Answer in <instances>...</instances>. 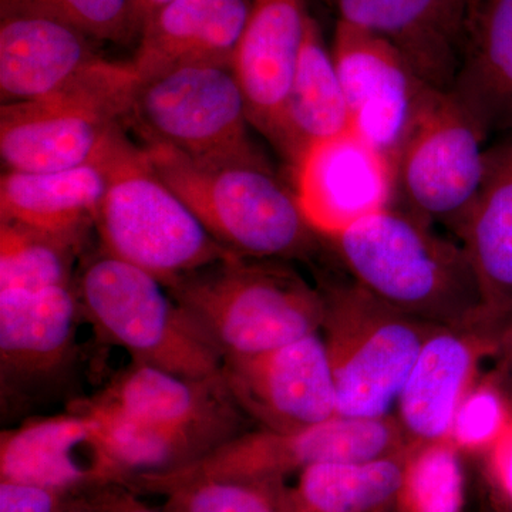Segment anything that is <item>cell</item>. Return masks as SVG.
I'll list each match as a JSON object with an SVG mask.
<instances>
[{"label":"cell","mask_w":512,"mask_h":512,"mask_svg":"<svg viewBox=\"0 0 512 512\" xmlns=\"http://www.w3.org/2000/svg\"><path fill=\"white\" fill-rule=\"evenodd\" d=\"M330 241L353 282L397 311L437 326L491 332L466 249L429 222L394 205Z\"/></svg>","instance_id":"1"},{"label":"cell","mask_w":512,"mask_h":512,"mask_svg":"<svg viewBox=\"0 0 512 512\" xmlns=\"http://www.w3.org/2000/svg\"><path fill=\"white\" fill-rule=\"evenodd\" d=\"M143 147L165 183L231 254L284 261L315 251L318 234L303 215L295 188L269 161L204 164L171 148Z\"/></svg>","instance_id":"2"},{"label":"cell","mask_w":512,"mask_h":512,"mask_svg":"<svg viewBox=\"0 0 512 512\" xmlns=\"http://www.w3.org/2000/svg\"><path fill=\"white\" fill-rule=\"evenodd\" d=\"M224 357L254 356L319 333L322 291L282 261L232 258L164 285Z\"/></svg>","instance_id":"3"},{"label":"cell","mask_w":512,"mask_h":512,"mask_svg":"<svg viewBox=\"0 0 512 512\" xmlns=\"http://www.w3.org/2000/svg\"><path fill=\"white\" fill-rule=\"evenodd\" d=\"M140 76L100 57L56 92L0 107L5 171L46 173L101 160L126 136Z\"/></svg>","instance_id":"4"},{"label":"cell","mask_w":512,"mask_h":512,"mask_svg":"<svg viewBox=\"0 0 512 512\" xmlns=\"http://www.w3.org/2000/svg\"><path fill=\"white\" fill-rule=\"evenodd\" d=\"M76 289L83 318L133 362L187 379L221 376V350L156 276L101 249L80 268Z\"/></svg>","instance_id":"5"},{"label":"cell","mask_w":512,"mask_h":512,"mask_svg":"<svg viewBox=\"0 0 512 512\" xmlns=\"http://www.w3.org/2000/svg\"><path fill=\"white\" fill-rule=\"evenodd\" d=\"M94 227L101 249L161 284L238 258L218 244L160 174L146 148L128 138L109 161V183Z\"/></svg>","instance_id":"6"},{"label":"cell","mask_w":512,"mask_h":512,"mask_svg":"<svg viewBox=\"0 0 512 512\" xmlns=\"http://www.w3.org/2000/svg\"><path fill=\"white\" fill-rule=\"evenodd\" d=\"M128 124L144 146L204 164L266 160L249 134L247 99L232 64H181L141 79Z\"/></svg>","instance_id":"7"},{"label":"cell","mask_w":512,"mask_h":512,"mask_svg":"<svg viewBox=\"0 0 512 512\" xmlns=\"http://www.w3.org/2000/svg\"><path fill=\"white\" fill-rule=\"evenodd\" d=\"M320 291L325 301L322 338L339 416H392L421 346L437 325L397 311L355 282Z\"/></svg>","instance_id":"8"},{"label":"cell","mask_w":512,"mask_h":512,"mask_svg":"<svg viewBox=\"0 0 512 512\" xmlns=\"http://www.w3.org/2000/svg\"><path fill=\"white\" fill-rule=\"evenodd\" d=\"M487 136L453 93L434 90L396 161L397 207L457 235L487 175Z\"/></svg>","instance_id":"9"},{"label":"cell","mask_w":512,"mask_h":512,"mask_svg":"<svg viewBox=\"0 0 512 512\" xmlns=\"http://www.w3.org/2000/svg\"><path fill=\"white\" fill-rule=\"evenodd\" d=\"M396 416H333L308 429L242 433L187 466L153 473L173 480L232 478L285 481L308 467L360 463L397 456L412 448Z\"/></svg>","instance_id":"10"},{"label":"cell","mask_w":512,"mask_h":512,"mask_svg":"<svg viewBox=\"0 0 512 512\" xmlns=\"http://www.w3.org/2000/svg\"><path fill=\"white\" fill-rule=\"evenodd\" d=\"M332 55L350 116V130L396 167L397 158L433 94L397 47L366 30L336 22Z\"/></svg>","instance_id":"11"},{"label":"cell","mask_w":512,"mask_h":512,"mask_svg":"<svg viewBox=\"0 0 512 512\" xmlns=\"http://www.w3.org/2000/svg\"><path fill=\"white\" fill-rule=\"evenodd\" d=\"M222 379L238 409L264 430L291 433L338 414L332 366L319 333L259 355L224 357Z\"/></svg>","instance_id":"12"},{"label":"cell","mask_w":512,"mask_h":512,"mask_svg":"<svg viewBox=\"0 0 512 512\" xmlns=\"http://www.w3.org/2000/svg\"><path fill=\"white\" fill-rule=\"evenodd\" d=\"M291 171L303 215L322 237L396 205V167L353 130L315 144Z\"/></svg>","instance_id":"13"},{"label":"cell","mask_w":512,"mask_h":512,"mask_svg":"<svg viewBox=\"0 0 512 512\" xmlns=\"http://www.w3.org/2000/svg\"><path fill=\"white\" fill-rule=\"evenodd\" d=\"M0 478L86 495L126 487V471L111 456L96 421L69 410L30 419L0 436Z\"/></svg>","instance_id":"14"},{"label":"cell","mask_w":512,"mask_h":512,"mask_svg":"<svg viewBox=\"0 0 512 512\" xmlns=\"http://www.w3.org/2000/svg\"><path fill=\"white\" fill-rule=\"evenodd\" d=\"M94 399L148 426L197 437L212 450L239 436L241 410L222 373L195 380L133 362Z\"/></svg>","instance_id":"15"},{"label":"cell","mask_w":512,"mask_h":512,"mask_svg":"<svg viewBox=\"0 0 512 512\" xmlns=\"http://www.w3.org/2000/svg\"><path fill=\"white\" fill-rule=\"evenodd\" d=\"M82 306L76 284L42 291H0L3 392L52 382L72 365Z\"/></svg>","instance_id":"16"},{"label":"cell","mask_w":512,"mask_h":512,"mask_svg":"<svg viewBox=\"0 0 512 512\" xmlns=\"http://www.w3.org/2000/svg\"><path fill=\"white\" fill-rule=\"evenodd\" d=\"M500 350V339L481 328L437 326L430 333L396 404L412 446L450 440L458 404L476 382L481 360Z\"/></svg>","instance_id":"17"},{"label":"cell","mask_w":512,"mask_h":512,"mask_svg":"<svg viewBox=\"0 0 512 512\" xmlns=\"http://www.w3.org/2000/svg\"><path fill=\"white\" fill-rule=\"evenodd\" d=\"M339 23L383 37L434 89L450 92L468 0H328Z\"/></svg>","instance_id":"18"},{"label":"cell","mask_w":512,"mask_h":512,"mask_svg":"<svg viewBox=\"0 0 512 512\" xmlns=\"http://www.w3.org/2000/svg\"><path fill=\"white\" fill-rule=\"evenodd\" d=\"M94 39L53 16L0 13L2 104L56 92L100 59Z\"/></svg>","instance_id":"19"},{"label":"cell","mask_w":512,"mask_h":512,"mask_svg":"<svg viewBox=\"0 0 512 512\" xmlns=\"http://www.w3.org/2000/svg\"><path fill=\"white\" fill-rule=\"evenodd\" d=\"M308 19L303 0H251L232 67L247 99L252 127L269 141L278 127Z\"/></svg>","instance_id":"20"},{"label":"cell","mask_w":512,"mask_h":512,"mask_svg":"<svg viewBox=\"0 0 512 512\" xmlns=\"http://www.w3.org/2000/svg\"><path fill=\"white\" fill-rule=\"evenodd\" d=\"M457 237L477 276L485 322L504 345L512 332V137L490 148L483 187Z\"/></svg>","instance_id":"21"},{"label":"cell","mask_w":512,"mask_h":512,"mask_svg":"<svg viewBox=\"0 0 512 512\" xmlns=\"http://www.w3.org/2000/svg\"><path fill=\"white\" fill-rule=\"evenodd\" d=\"M251 0H173L144 23L130 60L140 79L192 63L232 64Z\"/></svg>","instance_id":"22"},{"label":"cell","mask_w":512,"mask_h":512,"mask_svg":"<svg viewBox=\"0 0 512 512\" xmlns=\"http://www.w3.org/2000/svg\"><path fill=\"white\" fill-rule=\"evenodd\" d=\"M450 92L485 133L512 136V0H468Z\"/></svg>","instance_id":"23"},{"label":"cell","mask_w":512,"mask_h":512,"mask_svg":"<svg viewBox=\"0 0 512 512\" xmlns=\"http://www.w3.org/2000/svg\"><path fill=\"white\" fill-rule=\"evenodd\" d=\"M117 146L101 160L69 170L3 171L0 221L19 222L83 244L87 231L94 227L109 183L110 157Z\"/></svg>","instance_id":"24"},{"label":"cell","mask_w":512,"mask_h":512,"mask_svg":"<svg viewBox=\"0 0 512 512\" xmlns=\"http://www.w3.org/2000/svg\"><path fill=\"white\" fill-rule=\"evenodd\" d=\"M348 130V103L332 49L325 45L318 22L309 15L271 144L292 168L309 148Z\"/></svg>","instance_id":"25"},{"label":"cell","mask_w":512,"mask_h":512,"mask_svg":"<svg viewBox=\"0 0 512 512\" xmlns=\"http://www.w3.org/2000/svg\"><path fill=\"white\" fill-rule=\"evenodd\" d=\"M409 451L360 463L306 468L291 488L299 511L386 512L402 491Z\"/></svg>","instance_id":"26"},{"label":"cell","mask_w":512,"mask_h":512,"mask_svg":"<svg viewBox=\"0 0 512 512\" xmlns=\"http://www.w3.org/2000/svg\"><path fill=\"white\" fill-rule=\"evenodd\" d=\"M126 487L134 493L164 495L168 512H301L284 481L173 480L146 473L131 477Z\"/></svg>","instance_id":"27"},{"label":"cell","mask_w":512,"mask_h":512,"mask_svg":"<svg viewBox=\"0 0 512 512\" xmlns=\"http://www.w3.org/2000/svg\"><path fill=\"white\" fill-rule=\"evenodd\" d=\"M82 242L0 221V291H42L76 284Z\"/></svg>","instance_id":"28"},{"label":"cell","mask_w":512,"mask_h":512,"mask_svg":"<svg viewBox=\"0 0 512 512\" xmlns=\"http://www.w3.org/2000/svg\"><path fill=\"white\" fill-rule=\"evenodd\" d=\"M461 450L453 441L413 446L407 454L399 512H461L463 508Z\"/></svg>","instance_id":"29"},{"label":"cell","mask_w":512,"mask_h":512,"mask_svg":"<svg viewBox=\"0 0 512 512\" xmlns=\"http://www.w3.org/2000/svg\"><path fill=\"white\" fill-rule=\"evenodd\" d=\"M9 12L53 16L104 42L137 37L134 0H0V13Z\"/></svg>","instance_id":"30"},{"label":"cell","mask_w":512,"mask_h":512,"mask_svg":"<svg viewBox=\"0 0 512 512\" xmlns=\"http://www.w3.org/2000/svg\"><path fill=\"white\" fill-rule=\"evenodd\" d=\"M512 421L510 403L494 375L477 379L458 404L450 440L461 451H490Z\"/></svg>","instance_id":"31"},{"label":"cell","mask_w":512,"mask_h":512,"mask_svg":"<svg viewBox=\"0 0 512 512\" xmlns=\"http://www.w3.org/2000/svg\"><path fill=\"white\" fill-rule=\"evenodd\" d=\"M79 497L82 495L0 478V512H62Z\"/></svg>","instance_id":"32"},{"label":"cell","mask_w":512,"mask_h":512,"mask_svg":"<svg viewBox=\"0 0 512 512\" xmlns=\"http://www.w3.org/2000/svg\"><path fill=\"white\" fill-rule=\"evenodd\" d=\"M490 453L497 501L512 508V421Z\"/></svg>","instance_id":"33"},{"label":"cell","mask_w":512,"mask_h":512,"mask_svg":"<svg viewBox=\"0 0 512 512\" xmlns=\"http://www.w3.org/2000/svg\"><path fill=\"white\" fill-rule=\"evenodd\" d=\"M97 500L103 505L106 512H168L157 510L138 500L136 493L123 485H110L101 488L96 493Z\"/></svg>","instance_id":"34"},{"label":"cell","mask_w":512,"mask_h":512,"mask_svg":"<svg viewBox=\"0 0 512 512\" xmlns=\"http://www.w3.org/2000/svg\"><path fill=\"white\" fill-rule=\"evenodd\" d=\"M500 352L503 353V360H501L500 366L493 375L500 384L512 410V332L508 335Z\"/></svg>","instance_id":"35"},{"label":"cell","mask_w":512,"mask_h":512,"mask_svg":"<svg viewBox=\"0 0 512 512\" xmlns=\"http://www.w3.org/2000/svg\"><path fill=\"white\" fill-rule=\"evenodd\" d=\"M173 0H134V16H136L137 37L147 22L157 10L168 5Z\"/></svg>","instance_id":"36"},{"label":"cell","mask_w":512,"mask_h":512,"mask_svg":"<svg viewBox=\"0 0 512 512\" xmlns=\"http://www.w3.org/2000/svg\"><path fill=\"white\" fill-rule=\"evenodd\" d=\"M94 493H96V491H94ZM94 493L76 498V500H74L69 507L64 508L62 512H106Z\"/></svg>","instance_id":"37"},{"label":"cell","mask_w":512,"mask_h":512,"mask_svg":"<svg viewBox=\"0 0 512 512\" xmlns=\"http://www.w3.org/2000/svg\"><path fill=\"white\" fill-rule=\"evenodd\" d=\"M490 512H512V508L508 507V505L500 503V501H497V505H495L493 510Z\"/></svg>","instance_id":"38"}]
</instances>
